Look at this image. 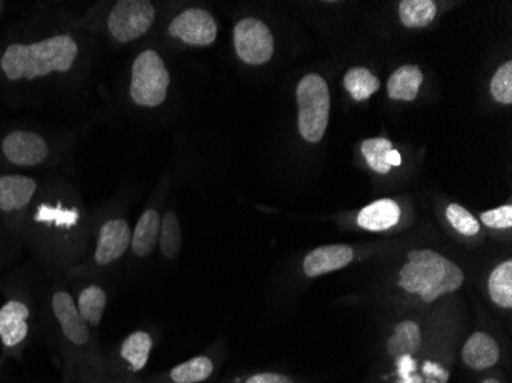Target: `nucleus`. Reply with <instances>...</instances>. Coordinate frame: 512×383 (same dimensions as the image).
<instances>
[{
    "instance_id": "nucleus-20",
    "label": "nucleus",
    "mask_w": 512,
    "mask_h": 383,
    "mask_svg": "<svg viewBox=\"0 0 512 383\" xmlns=\"http://www.w3.org/2000/svg\"><path fill=\"white\" fill-rule=\"evenodd\" d=\"M106 302H108V296L99 285H89L85 290H82L79 299H77V308H79L80 316L85 319L86 324L99 327L103 313L106 310Z\"/></svg>"
},
{
    "instance_id": "nucleus-22",
    "label": "nucleus",
    "mask_w": 512,
    "mask_h": 383,
    "mask_svg": "<svg viewBox=\"0 0 512 383\" xmlns=\"http://www.w3.org/2000/svg\"><path fill=\"white\" fill-rule=\"evenodd\" d=\"M437 8L433 0H404L399 4V17L405 27H428L436 17Z\"/></svg>"
},
{
    "instance_id": "nucleus-16",
    "label": "nucleus",
    "mask_w": 512,
    "mask_h": 383,
    "mask_svg": "<svg viewBox=\"0 0 512 383\" xmlns=\"http://www.w3.org/2000/svg\"><path fill=\"white\" fill-rule=\"evenodd\" d=\"M160 215L155 210H146L132 233V252L140 258H146L154 252L160 238Z\"/></svg>"
},
{
    "instance_id": "nucleus-31",
    "label": "nucleus",
    "mask_w": 512,
    "mask_h": 383,
    "mask_svg": "<svg viewBox=\"0 0 512 383\" xmlns=\"http://www.w3.org/2000/svg\"><path fill=\"white\" fill-rule=\"evenodd\" d=\"M246 383H293L286 374L279 373H258L255 376L249 377Z\"/></svg>"
},
{
    "instance_id": "nucleus-18",
    "label": "nucleus",
    "mask_w": 512,
    "mask_h": 383,
    "mask_svg": "<svg viewBox=\"0 0 512 383\" xmlns=\"http://www.w3.org/2000/svg\"><path fill=\"white\" fill-rule=\"evenodd\" d=\"M152 345L154 344H152L151 334L146 331H134L129 334L120 347V357L129 371L140 373L145 370L151 356Z\"/></svg>"
},
{
    "instance_id": "nucleus-7",
    "label": "nucleus",
    "mask_w": 512,
    "mask_h": 383,
    "mask_svg": "<svg viewBox=\"0 0 512 383\" xmlns=\"http://www.w3.org/2000/svg\"><path fill=\"white\" fill-rule=\"evenodd\" d=\"M169 34L188 45L207 46L212 45L217 39L218 28L214 17L207 11L191 8L172 20Z\"/></svg>"
},
{
    "instance_id": "nucleus-4",
    "label": "nucleus",
    "mask_w": 512,
    "mask_h": 383,
    "mask_svg": "<svg viewBox=\"0 0 512 383\" xmlns=\"http://www.w3.org/2000/svg\"><path fill=\"white\" fill-rule=\"evenodd\" d=\"M169 83L171 76L160 54L148 50L135 59L131 79V97L135 105L160 106L168 95Z\"/></svg>"
},
{
    "instance_id": "nucleus-15",
    "label": "nucleus",
    "mask_w": 512,
    "mask_h": 383,
    "mask_svg": "<svg viewBox=\"0 0 512 383\" xmlns=\"http://www.w3.org/2000/svg\"><path fill=\"white\" fill-rule=\"evenodd\" d=\"M401 220V209L393 200H379L361 210L358 224L371 232H384L396 226Z\"/></svg>"
},
{
    "instance_id": "nucleus-27",
    "label": "nucleus",
    "mask_w": 512,
    "mask_h": 383,
    "mask_svg": "<svg viewBox=\"0 0 512 383\" xmlns=\"http://www.w3.org/2000/svg\"><path fill=\"white\" fill-rule=\"evenodd\" d=\"M80 213L77 209H63L62 206H46L42 204L37 210L34 220L39 223H54L57 227H73L79 221Z\"/></svg>"
},
{
    "instance_id": "nucleus-21",
    "label": "nucleus",
    "mask_w": 512,
    "mask_h": 383,
    "mask_svg": "<svg viewBox=\"0 0 512 383\" xmlns=\"http://www.w3.org/2000/svg\"><path fill=\"white\" fill-rule=\"evenodd\" d=\"M214 374V362L211 357L197 356L183 362L169 371L172 383H201Z\"/></svg>"
},
{
    "instance_id": "nucleus-26",
    "label": "nucleus",
    "mask_w": 512,
    "mask_h": 383,
    "mask_svg": "<svg viewBox=\"0 0 512 383\" xmlns=\"http://www.w3.org/2000/svg\"><path fill=\"white\" fill-rule=\"evenodd\" d=\"M393 149L387 138H370L362 143L361 151L367 160L368 166L379 174H388L390 167L385 163L387 152Z\"/></svg>"
},
{
    "instance_id": "nucleus-5",
    "label": "nucleus",
    "mask_w": 512,
    "mask_h": 383,
    "mask_svg": "<svg viewBox=\"0 0 512 383\" xmlns=\"http://www.w3.org/2000/svg\"><path fill=\"white\" fill-rule=\"evenodd\" d=\"M155 20V10L148 0H122L109 14L108 27L112 37L122 43L148 33Z\"/></svg>"
},
{
    "instance_id": "nucleus-11",
    "label": "nucleus",
    "mask_w": 512,
    "mask_h": 383,
    "mask_svg": "<svg viewBox=\"0 0 512 383\" xmlns=\"http://www.w3.org/2000/svg\"><path fill=\"white\" fill-rule=\"evenodd\" d=\"M355 258V253L350 246L344 244H332V246L316 247L304 258V273L309 278L327 275L344 269Z\"/></svg>"
},
{
    "instance_id": "nucleus-24",
    "label": "nucleus",
    "mask_w": 512,
    "mask_h": 383,
    "mask_svg": "<svg viewBox=\"0 0 512 383\" xmlns=\"http://www.w3.org/2000/svg\"><path fill=\"white\" fill-rule=\"evenodd\" d=\"M344 86L356 102H364L381 88V82L368 69L353 68L345 74Z\"/></svg>"
},
{
    "instance_id": "nucleus-3",
    "label": "nucleus",
    "mask_w": 512,
    "mask_h": 383,
    "mask_svg": "<svg viewBox=\"0 0 512 383\" xmlns=\"http://www.w3.org/2000/svg\"><path fill=\"white\" fill-rule=\"evenodd\" d=\"M296 100L302 138L309 143H318L329 126L330 92L327 82L318 74H309L299 82Z\"/></svg>"
},
{
    "instance_id": "nucleus-28",
    "label": "nucleus",
    "mask_w": 512,
    "mask_h": 383,
    "mask_svg": "<svg viewBox=\"0 0 512 383\" xmlns=\"http://www.w3.org/2000/svg\"><path fill=\"white\" fill-rule=\"evenodd\" d=\"M491 94L497 102L502 105H511L512 103V62H506L505 65L497 69L491 80Z\"/></svg>"
},
{
    "instance_id": "nucleus-2",
    "label": "nucleus",
    "mask_w": 512,
    "mask_h": 383,
    "mask_svg": "<svg viewBox=\"0 0 512 383\" xmlns=\"http://www.w3.org/2000/svg\"><path fill=\"white\" fill-rule=\"evenodd\" d=\"M465 276L457 264L434 252L413 250L402 267L399 285L405 292L419 295L422 301L434 302L440 296L456 292L462 287Z\"/></svg>"
},
{
    "instance_id": "nucleus-32",
    "label": "nucleus",
    "mask_w": 512,
    "mask_h": 383,
    "mask_svg": "<svg viewBox=\"0 0 512 383\" xmlns=\"http://www.w3.org/2000/svg\"><path fill=\"white\" fill-rule=\"evenodd\" d=\"M385 163L390 167H398L401 166L402 157L396 149H391V151L387 152V157H385Z\"/></svg>"
},
{
    "instance_id": "nucleus-8",
    "label": "nucleus",
    "mask_w": 512,
    "mask_h": 383,
    "mask_svg": "<svg viewBox=\"0 0 512 383\" xmlns=\"http://www.w3.org/2000/svg\"><path fill=\"white\" fill-rule=\"evenodd\" d=\"M132 230L128 221L111 220L103 224L97 239V249L94 261L99 266H109L125 255L131 246Z\"/></svg>"
},
{
    "instance_id": "nucleus-13",
    "label": "nucleus",
    "mask_w": 512,
    "mask_h": 383,
    "mask_svg": "<svg viewBox=\"0 0 512 383\" xmlns=\"http://www.w3.org/2000/svg\"><path fill=\"white\" fill-rule=\"evenodd\" d=\"M500 348L490 334L474 333L463 345L462 359L471 370L483 371L499 362Z\"/></svg>"
},
{
    "instance_id": "nucleus-23",
    "label": "nucleus",
    "mask_w": 512,
    "mask_h": 383,
    "mask_svg": "<svg viewBox=\"0 0 512 383\" xmlns=\"http://www.w3.org/2000/svg\"><path fill=\"white\" fill-rule=\"evenodd\" d=\"M488 289H490L491 299L496 302L499 307H512V261L502 262L500 266L491 273L490 281H488Z\"/></svg>"
},
{
    "instance_id": "nucleus-6",
    "label": "nucleus",
    "mask_w": 512,
    "mask_h": 383,
    "mask_svg": "<svg viewBox=\"0 0 512 383\" xmlns=\"http://www.w3.org/2000/svg\"><path fill=\"white\" fill-rule=\"evenodd\" d=\"M235 50L247 65H263L272 59L275 43L269 27L261 20L247 17L234 30Z\"/></svg>"
},
{
    "instance_id": "nucleus-19",
    "label": "nucleus",
    "mask_w": 512,
    "mask_h": 383,
    "mask_svg": "<svg viewBox=\"0 0 512 383\" xmlns=\"http://www.w3.org/2000/svg\"><path fill=\"white\" fill-rule=\"evenodd\" d=\"M421 328L416 322L405 321L396 325L391 338L388 339V353L396 359L410 357L421 347Z\"/></svg>"
},
{
    "instance_id": "nucleus-10",
    "label": "nucleus",
    "mask_w": 512,
    "mask_h": 383,
    "mask_svg": "<svg viewBox=\"0 0 512 383\" xmlns=\"http://www.w3.org/2000/svg\"><path fill=\"white\" fill-rule=\"evenodd\" d=\"M53 311L62 328L63 336L71 344L85 347L89 342L88 324L80 316L73 296L66 292H57L53 296Z\"/></svg>"
},
{
    "instance_id": "nucleus-29",
    "label": "nucleus",
    "mask_w": 512,
    "mask_h": 383,
    "mask_svg": "<svg viewBox=\"0 0 512 383\" xmlns=\"http://www.w3.org/2000/svg\"><path fill=\"white\" fill-rule=\"evenodd\" d=\"M447 218L451 226L465 236H474L480 232L479 221L459 204H450L447 209Z\"/></svg>"
},
{
    "instance_id": "nucleus-1",
    "label": "nucleus",
    "mask_w": 512,
    "mask_h": 383,
    "mask_svg": "<svg viewBox=\"0 0 512 383\" xmlns=\"http://www.w3.org/2000/svg\"><path fill=\"white\" fill-rule=\"evenodd\" d=\"M79 48L73 37L60 34L33 45L8 46L0 66L11 82L34 80L51 73H66L76 62Z\"/></svg>"
},
{
    "instance_id": "nucleus-34",
    "label": "nucleus",
    "mask_w": 512,
    "mask_h": 383,
    "mask_svg": "<svg viewBox=\"0 0 512 383\" xmlns=\"http://www.w3.org/2000/svg\"><path fill=\"white\" fill-rule=\"evenodd\" d=\"M109 383H135V382H109Z\"/></svg>"
},
{
    "instance_id": "nucleus-14",
    "label": "nucleus",
    "mask_w": 512,
    "mask_h": 383,
    "mask_svg": "<svg viewBox=\"0 0 512 383\" xmlns=\"http://www.w3.org/2000/svg\"><path fill=\"white\" fill-rule=\"evenodd\" d=\"M36 181L22 175H5L0 177V210L13 212L30 203L36 192Z\"/></svg>"
},
{
    "instance_id": "nucleus-33",
    "label": "nucleus",
    "mask_w": 512,
    "mask_h": 383,
    "mask_svg": "<svg viewBox=\"0 0 512 383\" xmlns=\"http://www.w3.org/2000/svg\"><path fill=\"white\" fill-rule=\"evenodd\" d=\"M482 383H500L497 379H486Z\"/></svg>"
},
{
    "instance_id": "nucleus-30",
    "label": "nucleus",
    "mask_w": 512,
    "mask_h": 383,
    "mask_svg": "<svg viewBox=\"0 0 512 383\" xmlns=\"http://www.w3.org/2000/svg\"><path fill=\"white\" fill-rule=\"evenodd\" d=\"M482 223L493 229H511L512 226V206L497 207V209L488 210L482 213Z\"/></svg>"
},
{
    "instance_id": "nucleus-17",
    "label": "nucleus",
    "mask_w": 512,
    "mask_h": 383,
    "mask_svg": "<svg viewBox=\"0 0 512 383\" xmlns=\"http://www.w3.org/2000/svg\"><path fill=\"white\" fill-rule=\"evenodd\" d=\"M424 82L421 69L414 65L401 66L388 79V95L393 100L413 102Z\"/></svg>"
},
{
    "instance_id": "nucleus-25",
    "label": "nucleus",
    "mask_w": 512,
    "mask_h": 383,
    "mask_svg": "<svg viewBox=\"0 0 512 383\" xmlns=\"http://www.w3.org/2000/svg\"><path fill=\"white\" fill-rule=\"evenodd\" d=\"M183 246L180 221L174 212L166 213L160 224V250L166 258H177Z\"/></svg>"
},
{
    "instance_id": "nucleus-9",
    "label": "nucleus",
    "mask_w": 512,
    "mask_h": 383,
    "mask_svg": "<svg viewBox=\"0 0 512 383\" xmlns=\"http://www.w3.org/2000/svg\"><path fill=\"white\" fill-rule=\"evenodd\" d=\"M2 149L5 157L17 166H36L48 157L45 140L33 132H11L5 137Z\"/></svg>"
},
{
    "instance_id": "nucleus-12",
    "label": "nucleus",
    "mask_w": 512,
    "mask_h": 383,
    "mask_svg": "<svg viewBox=\"0 0 512 383\" xmlns=\"http://www.w3.org/2000/svg\"><path fill=\"white\" fill-rule=\"evenodd\" d=\"M30 310L20 301H10L0 308V341L7 348L22 344L27 338Z\"/></svg>"
}]
</instances>
